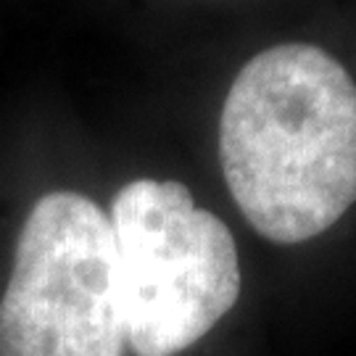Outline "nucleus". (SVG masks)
<instances>
[{
  "label": "nucleus",
  "instance_id": "obj_3",
  "mask_svg": "<svg viewBox=\"0 0 356 356\" xmlns=\"http://www.w3.org/2000/svg\"><path fill=\"white\" fill-rule=\"evenodd\" d=\"M0 356H129L114 227L90 195H40L0 298Z\"/></svg>",
  "mask_w": 356,
  "mask_h": 356
},
{
  "label": "nucleus",
  "instance_id": "obj_1",
  "mask_svg": "<svg viewBox=\"0 0 356 356\" xmlns=\"http://www.w3.org/2000/svg\"><path fill=\"white\" fill-rule=\"evenodd\" d=\"M216 164L243 225L272 251L314 248L356 209V82L327 51L248 58L216 122Z\"/></svg>",
  "mask_w": 356,
  "mask_h": 356
},
{
  "label": "nucleus",
  "instance_id": "obj_2",
  "mask_svg": "<svg viewBox=\"0 0 356 356\" xmlns=\"http://www.w3.org/2000/svg\"><path fill=\"white\" fill-rule=\"evenodd\" d=\"M129 356H243L259 306L225 216L169 177H138L111 198Z\"/></svg>",
  "mask_w": 356,
  "mask_h": 356
}]
</instances>
